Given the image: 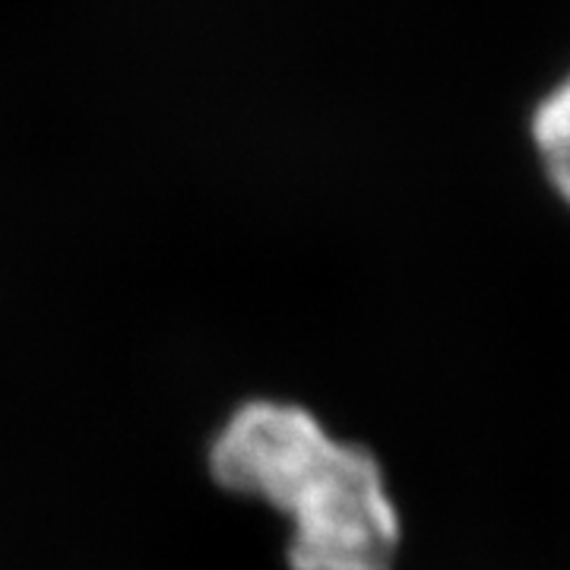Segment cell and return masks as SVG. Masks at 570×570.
Listing matches in <instances>:
<instances>
[{
	"label": "cell",
	"mask_w": 570,
	"mask_h": 570,
	"mask_svg": "<svg viewBox=\"0 0 570 570\" xmlns=\"http://www.w3.org/2000/svg\"><path fill=\"white\" fill-rule=\"evenodd\" d=\"M209 463L238 494L283 510L295 570H393L403 523L377 460L305 409L250 403L216 434Z\"/></svg>",
	"instance_id": "obj_1"
},
{
	"label": "cell",
	"mask_w": 570,
	"mask_h": 570,
	"mask_svg": "<svg viewBox=\"0 0 570 570\" xmlns=\"http://www.w3.org/2000/svg\"><path fill=\"white\" fill-rule=\"evenodd\" d=\"M530 134L546 181L570 209V73L539 99Z\"/></svg>",
	"instance_id": "obj_2"
}]
</instances>
